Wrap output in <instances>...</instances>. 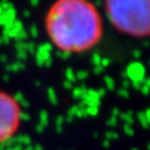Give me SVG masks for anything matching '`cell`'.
Segmentation results:
<instances>
[{"mask_svg": "<svg viewBox=\"0 0 150 150\" xmlns=\"http://www.w3.org/2000/svg\"><path fill=\"white\" fill-rule=\"evenodd\" d=\"M45 30L50 45L64 54L90 51L103 37V18L92 2L58 0L49 7Z\"/></svg>", "mask_w": 150, "mask_h": 150, "instance_id": "cell-1", "label": "cell"}, {"mask_svg": "<svg viewBox=\"0 0 150 150\" xmlns=\"http://www.w3.org/2000/svg\"><path fill=\"white\" fill-rule=\"evenodd\" d=\"M103 13L123 36L150 37V0H109L103 4Z\"/></svg>", "mask_w": 150, "mask_h": 150, "instance_id": "cell-2", "label": "cell"}, {"mask_svg": "<svg viewBox=\"0 0 150 150\" xmlns=\"http://www.w3.org/2000/svg\"><path fill=\"white\" fill-rule=\"evenodd\" d=\"M20 103L13 96L0 89V145L12 139L21 125Z\"/></svg>", "mask_w": 150, "mask_h": 150, "instance_id": "cell-3", "label": "cell"}, {"mask_svg": "<svg viewBox=\"0 0 150 150\" xmlns=\"http://www.w3.org/2000/svg\"><path fill=\"white\" fill-rule=\"evenodd\" d=\"M128 76L134 82L144 80L145 76V68L140 62H134L128 67Z\"/></svg>", "mask_w": 150, "mask_h": 150, "instance_id": "cell-4", "label": "cell"}]
</instances>
